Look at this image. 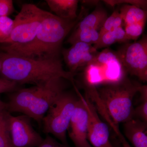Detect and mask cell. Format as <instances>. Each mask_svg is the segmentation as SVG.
<instances>
[{
    "mask_svg": "<svg viewBox=\"0 0 147 147\" xmlns=\"http://www.w3.org/2000/svg\"><path fill=\"white\" fill-rule=\"evenodd\" d=\"M86 12L82 7L76 19L68 20L45 11L36 34L31 41L21 45L4 44L0 49L4 53L34 59L59 58L64 40Z\"/></svg>",
    "mask_w": 147,
    "mask_h": 147,
    "instance_id": "obj_1",
    "label": "cell"
},
{
    "mask_svg": "<svg viewBox=\"0 0 147 147\" xmlns=\"http://www.w3.org/2000/svg\"><path fill=\"white\" fill-rule=\"evenodd\" d=\"M0 73L3 78L18 85H41L61 78L74 85L76 74L65 70L59 58L38 60L0 53Z\"/></svg>",
    "mask_w": 147,
    "mask_h": 147,
    "instance_id": "obj_2",
    "label": "cell"
},
{
    "mask_svg": "<svg viewBox=\"0 0 147 147\" xmlns=\"http://www.w3.org/2000/svg\"><path fill=\"white\" fill-rule=\"evenodd\" d=\"M66 79L59 78L11 93L7 110L20 113L41 123L49 108L66 88Z\"/></svg>",
    "mask_w": 147,
    "mask_h": 147,
    "instance_id": "obj_3",
    "label": "cell"
},
{
    "mask_svg": "<svg viewBox=\"0 0 147 147\" xmlns=\"http://www.w3.org/2000/svg\"><path fill=\"white\" fill-rule=\"evenodd\" d=\"M140 86L125 76L118 82L103 85L98 89L86 84L85 90L90 100L101 106L119 125L134 118L133 99Z\"/></svg>",
    "mask_w": 147,
    "mask_h": 147,
    "instance_id": "obj_4",
    "label": "cell"
},
{
    "mask_svg": "<svg viewBox=\"0 0 147 147\" xmlns=\"http://www.w3.org/2000/svg\"><path fill=\"white\" fill-rule=\"evenodd\" d=\"M78 97L64 91L51 105L42 121L43 131L51 134L67 146V132L73 116Z\"/></svg>",
    "mask_w": 147,
    "mask_h": 147,
    "instance_id": "obj_5",
    "label": "cell"
},
{
    "mask_svg": "<svg viewBox=\"0 0 147 147\" xmlns=\"http://www.w3.org/2000/svg\"><path fill=\"white\" fill-rule=\"evenodd\" d=\"M45 10L32 4H24L13 20L10 37L4 44L21 45L31 41L36 35Z\"/></svg>",
    "mask_w": 147,
    "mask_h": 147,
    "instance_id": "obj_6",
    "label": "cell"
},
{
    "mask_svg": "<svg viewBox=\"0 0 147 147\" xmlns=\"http://www.w3.org/2000/svg\"><path fill=\"white\" fill-rule=\"evenodd\" d=\"M115 52L125 73L136 76L143 82L147 81V37L126 43Z\"/></svg>",
    "mask_w": 147,
    "mask_h": 147,
    "instance_id": "obj_7",
    "label": "cell"
},
{
    "mask_svg": "<svg viewBox=\"0 0 147 147\" xmlns=\"http://www.w3.org/2000/svg\"><path fill=\"white\" fill-rule=\"evenodd\" d=\"M74 86L88 113V139L90 144L93 147H113L110 141L108 125L100 119L94 104L87 96H83L75 85Z\"/></svg>",
    "mask_w": 147,
    "mask_h": 147,
    "instance_id": "obj_8",
    "label": "cell"
},
{
    "mask_svg": "<svg viewBox=\"0 0 147 147\" xmlns=\"http://www.w3.org/2000/svg\"><path fill=\"white\" fill-rule=\"evenodd\" d=\"M30 118L9 114V127L13 147H37L43 139L32 126Z\"/></svg>",
    "mask_w": 147,
    "mask_h": 147,
    "instance_id": "obj_9",
    "label": "cell"
},
{
    "mask_svg": "<svg viewBox=\"0 0 147 147\" xmlns=\"http://www.w3.org/2000/svg\"><path fill=\"white\" fill-rule=\"evenodd\" d=\"M125 73L118 60L105 64L93 62L86 67V84L96 87L116 83L123 79Z\"/></svg>",
    "mask_w": 147,
    "mask_h": 147,
    "instance_id": "obj_10",
    "label": "cell"
},
{
    "mask_svg": "<svg viewBox=\"0 0 147 147\" xmlns=\"http://www.w3.org/2000/svg\"><path fill=\"white\" fill-rule=\"evenodd\" d=\"M88 119L87 110L78 98L67 130L75 147H93L88 139Z\"/></svg>",
    "mask_w": 147,
    "mask_h": 147,
    "instance_id": "obj_11",
    "label": "cell"
},
{
    "mask_svg": "<svg viewBox=\"0 0 147 147\" xmlns=\"http://www.w3.org/2000/svg\"><path fill=\"white\" fill-rule=\"evenodd\" d=\"M90 44L78 42L71 45L67 49L62 51L65 62L69 69V71L76 74L82 69V59L85 54L90 52L96 51Z\"/></svg>",
    "mask_w": 147,
    "mask_h": 147,
    "instance_id": "obj_12",
    "label": "cell"
},
{
    "mask_svg": "<svg viewBox=\"0 0 147 147\" xmlns=\"http://www.w3.org/2000/svg\"><path fill=\"white\" fill-rule=\"evenodd\" d=\"M125 138L134 147H147V123L132 118L124 123Z\"/></svg>",
    "mask_w": 147,
    "mask_h": 147,
    "instance_id": "obj_13",
    "label": "cell"
},
{
    "mask_svg": "<svg viewBox=\"0 0 147 147\" xmlns=\"http://www.w3.org/2000/svg\"><path fill=\"white\" fill-rule=\"evenodd\" d=\"M45 1L50 10L59 18L74 20L78 17V0H46Z\"/></svg>",
    "mask_w": 147,
    "mask_h": 147,
    "instance_id": "obj_14",
    "label": "cell"
},
{
    "mask_svg": "<svg viewBox=\"0 0 147 147\" xmlns=\"http://www.w3.org/2000/svg\"><path fill=\"white\" fill-rule=\"evenodd\" d=\"M107 11L100 6L84 18H82L76 25V28L74 31H79L85 30L95 29L100 31L106 19L108 18Z\"/></svg>",
    "mask_w": 147,
    "mask_h": 147,
    "instance_id": "obj_15",
    "label": "cell"
},
{
    "mask_svg": "<svg viewBox=\"0 0 147 147\" xmlns=\"http://www.w3.org/2000/svg\"><path fill=\"white\" fill-rule=\"evenodd\" d=\"M119 12L125 25L136 23H146V11L136 6L124 4L121 7Z\"/></svg>",
    "mask_w": 147,
    "mask_h": 147,
    "instance_id": "obj_16",
    "label": "cell"
},
{
    "mask_svg": "<svg viewBox=\"0 0 147 147\" xmlns=\"http://www.w3.org/2000/svg\"><path fill=\"white\" fill-rule=\"evenodd\" d=\"M10 113L7 110L0 112V147H13L9 127Z\"/></svg>",
    "mask_w": 147,
    "mask_h": 147,
    "instance_id": "obj_17",
    "label": "cell"
},
{
    "mask_svg": "<svg viewBox=\"0 0 147 147\" xmlns=\"http://www.w3.org/2000/svg\"><path fill=\"white\" fill-rule=\"evenodd\" d=\"M140 94V102L134 110V117L147 123V86H140L139 92Z\"/></svg>",
    "mask_w": 147,
    "mask_h": 147,
    "instance_id": "obj_18",
    "label": "cell"
},
{
    "mask_svg": "<svg viewBox=\"0 0 147 147\" xmlns=\"http://www.w3.org/2000/svg\"><path fill=\"white\" fill-rule=\"evenodd\" d=\"M13 26V20L9 16L0 17V43L5 44L10 37Z\"/></svg>",
    "mask_w": 147,
    "mask_h": 147,
    "instance_id": "obj_19",
    "label": "cell"
},
{
    "mask_svg": "<svg viewBox=\"0 0 147 147\" xmlns=\"http://www.w3.org/2000/svg\"><path fill=\"white\" fill-rule=\"evenodd\" d=\"M92 30H85L79 31H74L69 37L67 42L71 45L78 42H84L92 45Z\"/></svg>",
    "mask_w": 147,
    "mask_h": 147,
    "instance_id": "obj_20",
    "label": "cell"
},
{
    "mask_svg": "<svg viewBox=\"0 0 147 147\" xmlns=\"http://www.w3.org/2000/svg\"><path fill=\"white\" fill-rule=\"evenodd\" d=\"M146 23H136L125 25V31L129 40L137 39L143 33Z\"/></svg>",
    "mask_w": 147,
    "mask_h": 147,
    "instance_id": "obj_21",
    "label": "cell"
},
{
    "mask_svg": "<svg viewBox=\"0 0 147 147\" xmlns=\"http://www.w3.org/2000/svg\"><path fill=\"white\" fill-rule=\"evenodd\" d=\"M116 42L114 32L112 30L100 36L98 42L94 44L93 47L97 50L100 48L108 47Z\"/></svg>",
    "mask_w": 147,
    "mask_h": 147,
    "instance_id": "obj_22",
    "label": "cell"
},
{
    "mask_svg": "<svg viewBox=\"0 0 147 147\" xmlns=\"http://www.w3.org/2000/svg\"><path fill=\"white\" fill-rule=\"evenodd\" d=\"M116 60H118L115 52L107 48L100 53L98 52L94 61L93 62L100 64H105Z\"/></svg>",
    "mask_w": 147,
    "mask_h": 147,
    "instance_id": "obj_23",
    "label": "cell"
},
{
    "mask_svg": "<svg viewBox=\"0 0 147 147\" xmlns=\"http://www.w3.org/2000/svg\"><path fill=\"white\" fill-rule=\"evenodd\" d=\"M103 2L112 7L121 4H126L127 5L136 6L145 10L146 9L147 6L146 0H106L103 1Z\"/></svg>",
    "mask_w": 147,
    "mask_h": 147,
    "instance_id": "obj_24",
    "label": "cell"
},
{
    "mask_svg": "<svg viewBox=\"0 0 147 147\" xmlns=\"http://www.w3.org/2000/svg\"><path fill=\"white\" fill-rule=\"evenodd\" d=\"M19 85L4 78H0V94L11 93L19 89Z\"/></svg>",
    "mask_w": 147,
    "mask_h": 147,
    "instance_id": "obj_25",
    "label": "cell"
},
{
    "mask_svg": "<svg viewBox=\"0 0 147 147\" xmlns=\"http://www.w3.org/2000/svg\"><path fill=\"white\" fill-rule=\"evenodd\" d=\"M12 0H0V17L8 16L14 11Z\"/></svg>",
    "mask_w": 147,
    "mask_h": 147,
    "instance_id": "obj_26",
    "label": "cell"
},
{
    "mask_svg": "<svg viewBox=\"0 0 147 147\" xmlns=\"http://www.w3.org/2000/svg\"><path fill=\"white\" fill-rule=\"evenodd\" d=\"M117 10L115 11L109 17L107 18L104 22L102 28L100 29V31H99L100 37L105 33L113 30L114 20L115 18Z\"/></svg>",
    "mask_w": 147,
    "mask_h": 147,
    "instance_id": "obj_27",
    "label": "cell"
},
{
    "mask_svg": "<svg viewBox=\"0 0 147 147\" xmlns=\"http://www.w3.org/2000/svg\"><path fill=\"white\" fill-rule=\"evenodd\" d=\"M37 147H68L67 146L61 144L53 139L50 135H47L43 139L41 144Z\"/></svg>",
    "mask_w": 147,
    "mask_h": 147,
    "instance_id": "obj_28",
    "label": "cell"
},
{
    "mask_svg": "<svg viewBox=\"0 0 147 147\" xmlns=\"http://www.w3.org/2000/svg\"><path fill=\"white\" fill-rule=\"evenodd\" d=\"M115 35L116 42L119 43H126L128 42V40L127 37L126 33L122 27H119L113 30Z\"/></svg>",
    "mask_w": 147,
    "mask_h": 147,
    "instance_id": "obj_29",
    "label": "cell"
},
{
    "mask_svg": "<svg viewBox=\"0 0 147 147\" xmlns=\"http://www.w3.org/2000/svg\"><path fill=\"white\" fill-rule=\"evenodd\" d=\"M123 22V18H122L121 14H120L119 11L117 10L115 18V20H114L113 30L114 29L117 28H119V27H122Z\"/></svg>",
    "mask_w": 147,
    "mask_h": 147,
    "instance_id": "obj_30",
    "label": "cell"
},
{
    "mask_svg": "<svg viewBox=\"0 0 147 147\" xmlns=\"http://www.w3.org/2000/svg\"><path fill=\"white\" fill-rule=\"evenodd\" d=\"M100 38L99 32L95 29H92L91 30V40L92 44H94L97 43Z\"/></svg>",
    "mask_w": 147,
    "mask_h": 147,
    "instance_id": "obj_31",
    "label": "cell"
},
{
    "mask_svg": "<svg viewBox=\"0 0 147 147\" xmlns=\"http://www.w3.org/2000/svg\"><path fill=\"white\" fill-rule=\"evenodd\" d=\"M117 135L118 137L121 144L122 145L123 147H132L127 142L125 137L123 136V135L122 134L121 132H119L117 134Z\"/></svg>",
    "mask_w": 147,
    "mask_h": 147,
    "instance_id": "obj_32",
    "label": "cell"
},
{
    "mask_svg": "<svg viewBox=\"0 0 147 147\" xmlns=\"http://www.w3.org/2000/svg\"><path fill=\"white\" fill-rule=\"evenodd\" d=\"M82 3L88 4L89 5H99L100 3V1H83Z\"/></svg>",
    "mask_w": 147,
    "mask_h": 147,
    "instance_id": "obj_33",
    "label": "cell"
},
{
    "mask_svg": "<svg viewBox=\"0 0 147 147\" xmlns=\"http://www.w3.org/2000/svg\"><path fill=\"white\" fill-rule=\"evenodd\" d=\"M4 110H7V103L0 100V112Z\"/></svg>",
    "mask_w": 147,
    "mask_h": 147,
    "instance_id": "obj_34",
    "label": "cell"
},
{
    "mask_svg": "<svg viewBox=\"0 0 147 147\" xmlns=\"http://www.w3.org/2000/svg\"><path fill=\"white\" fill-rule=\"evenodd\" d=\"M1 62H0V71H1Z\"/></svg>",
    "mask_w": 147,
    "mask_h": 147,
    "instance_id": "obj_35",
    "label": "cell"
}]
</instances>
